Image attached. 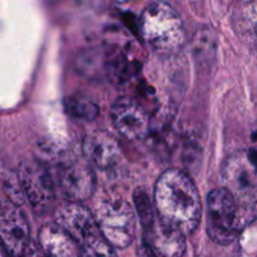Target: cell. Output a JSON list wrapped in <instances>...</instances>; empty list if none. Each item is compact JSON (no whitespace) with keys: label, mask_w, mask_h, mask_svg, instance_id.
I'll list each match as a JSON object with an SVG mask.
<instances>
[{"label":"cell","mask_w":257,"mask_h":257,"mask_svg":"<svg viewBox=\"0 0 257 257\" xmlns=\"http://www.w3.org/2000/svg\"><path fill=\"white\" fill-rule=\"evenodd\" d=\"M155 206L160 220L185 235L193 233L201 220L202 205L197 187L187 173L166 171L155 188Z\"/></svg>","instance_id":"6da1fadb"},{"label":"cell","mask_w":257,"mask_h":257,"mask_svg":"<svg viewBox=\"0 0 257 257\" xmlns=\"http://www.w3.org/2000/svg\"><path fill=\"white\" fill-rule=\"evenodd\" d=\"M140 30L148 47L161 55L178 52L186 40L180 14L166 2L152 3L146 8L141 15Z\"/></svg>","instance_id":"7a4b0ae2"},{"label":"cell","mask_w":257,"mask_h":257,"mask_svg":"<svg viewBox=\"0 0 257 257\" xmlns=\"http://www.w3.org/2000/svg\"><path fill=\"white\" fill-rule=\"evenodd\" d=\"M237 200L227 188H216L207 198V233L213 242L228 245L238 233Z\"/></svg>","instance_id":"3957f363"},{"label":"cell","mask_w":257,"mask_h":257,"mask_svg":"<svg viewBox=\"0 0 257 257\" xmlns=\"http://www.w3.org/2000/svg\"><path fill=\"white\" fill-rule=\"evenodd\" d=\"M97 222L103 237L114 248H125L136 233V216L124 200L105 201L98 206Z\"/></svg>","instance_id":"277c9868"},{"label":"cell","mask_w":257,"mask_h":257,"mask_svg":"<svg viewBox=\"0 0 257 257\" xmlns=\"http://www.w3.org/2000/svg\"><path fill=\"white\" fill-rule=\"evenodd\" d=\"M20 185L30 205L35 210H43L54 198V186L49 170L40 161H25L18 172Z\"/></svg>","instance_id":"5b68a950"},{"label":"cell","mask_w":257,"mask_h":257,"mask_svg":"<svg viewBox=\"0 0 257 257\" xmlns=\"http://www.w3.org/2000/svg\"><path fill=\"white\" fill-rule=\"evenodd\" d=\"M110 118L115 130L131 141L143 140L150 133V114L130 97H122L113 104Z\"/></svg>","instance_id":"8992f818"},{"label":"cell","mask_w":257,"mask_h":257,"mask_svg":"<svg viewBox=\"0 0 257 257\" xmlns=\"http://www.w3.org/2000/svg\"><path fill=\"white\" fill-rule=\"evenodd\" d=\"M32 242L27 217L15 205L0 206V243L12 257H22Z\"/></svg>","instance_id":"52a82bcc"},{"label":"cell","mask_w":257,"mask_h":257,"mask_svg":"<svg viewBox=\"0 0 257 257\" xmlns=\"http://www.w3.org/2000/svg\"><path fill=\"white\" fill-rule=\"evenodd\" d=\"M59 188L68 201L80 202L94 192L95 177L89 163L84 160H69L58 172Z\"/></svg>","instance_id":"ba28073f"},{"label":"cell","mask_w":257,"mask_h":257,"mask_svg":"<svg viewBox=\"0 0 257 257\" xmlns=\"http://www.w3.org/2000/svg\"><path fill=\"white\" fill-rule=\"evenodd\" d=\"M55 223L67 231L79 245L100 232L97 218L80 202L68 201L60 205L55 212Z\"/></svg>","instance_id":"9c48e42d"},{"label":"cell","mask_w":257,"mask_h":257,"mask_svg":"<svg viewBox=\"0 0 257 257\" xmlns=\"http://www.w3.org/2000/svg\"><path fill=\"white\" fill-rule=\"evenodd\" d=\"M84 155L89 162L102 171H109L119 165L122 151L117 141L103 131L90 133L84 140Z\"/></svg>","instance_id":"30bf717a"},{"label":"cell","mask_w":257,"mask_h":257,"mask_svg":"<svg viewBox=\"0 0 257 257\" xmlns=\"http://www.w3.org/2000/svg\"><path fill=\"white\" fill-rule=\"evenodd\" d=\"M38 243L48 257H82L79 243L57 223L40 228Z\"/></svg>","instance_id":"8fae6325"},{"label":"cell","mask_w":257,"mask_h":257,"mask_svg":"<svg viewBox=\"0 0 257 257\" xmlns=\"http://www.w3.org/2000/svg\"><path fill=\"white\" fill-rule=\"evenodd\" d=\"M147 233V242L161 257H182L186 252V237L182 231L155 221Z\"/></svg>","instance_id":"7c38bea8"},{"label":"cell","mask_w":257,"mask_h":257,"mask_svg":"<svg viewBox=\"0 0 257 257\" xmlns=\"http://www.w3.org/2000/svg\"><path fill=\"white\" fill-rule=\"evenodd\" d=\"M256 173L255 168L247 157H233L228 160L227 166L223 168V181L226 188L236 197L248 196L253 190L252 176Z\"/></svg>","instance_id":"4fadbf2b"},{"label":"cell","mask_w":257,"mask_h":257,"mask_svg":"<svg viewBox=\"0 0 257 257\" xmlns=\"http://www.w3.org/2000/svg\"><path fill=\"white\" fill-rule=\"evenodd\" d=\"M233 24L240 39L257 49V0L246 3L240 8Z\"/></svg>","instance_id":"5bb4252c"},{"label":"cell","mask_w":257,"mask_h":257,"mask_svg":"<svg viewBox=\"0 0 257 257\" xmlns=\"http://www.w3.org/2000/svg\"><path fill=\"white\" fill-rule=\"evenodd\" d=\"M80 248L82 257H117L114 247L103 237L100 232L80 243Z\"/></svg>","instance_id":"9a60e30c"},{"label":"cell","mask_w":257,"mask_h":257,"mask_svg":"<svg viewBox=\"0 0 257 257\" xmlns=\"http://www.w3.org/2000/svg\"><path fill=\"white\" fill-rule=\"evenodd\" d=\"M135 206L140 216L141 223L145 231H148L155 223V213H153V206L151 203L147 192L143 188H137L135 192Z\"/></svg>","instance_id":"2e32d148"},{"label":"cell","mask_w":257,"mask_h":257,"mask_svg":"<svg viewBox=\"0 0 257 257\" xmlns=\"http://www.w3.org/2000/svg\"><path fill=\"white\" fill-rule=\"evenodd\" d=\"M68 112L78 118L93 119L98 114V107L87 98H70L67 103Z\"/></svg>","instance_id":"e0dca14e"},{"label":"cell","mask_w":257,"mask_h":257,"mask_svg":"<svg viewBox=\"0 0 257 257\" xmlns=\"http://www.w3.org/2000/svg\"><path fill=\"white\" fill-rule=\"evenodd\" d=\"M5 191H7L8 196H9L10 201H12L13 205L20 206L23 205L27 197L24 195V191H23L22 185H20L19 177L17 176H10L5 180Z\"/></svg>","instance_id":"ac0fdd59"},{"label":"cell","mask_w":257,"mask_h":257,"mask_svg":"<svg viewBox=\"0 0 257 257\" xmlns=\"http://www.w3.org/2000/svg\"><path fill=\"white\" fill-rule=\"evenodd\" d=\"M22 257H48L45 255L44 251L42 250V247L39 246L38 242H30L29 246L25 248L24 253H23Z\"/></svg>","instance_id":"d6986e66"},{"label":"cell","mask_w":257,"mask_h":257,"mask_svg":"<svg viewBox=\"0 0 257 257\" xmlns=\"http://www.w3.org/2000/svg\"><path fill=\"white\" fill-rule=\"evenodd\" d=\"M247 158L250 161V163L252 165V167L255 168L257 173V133L252 136V140H251L250 150H248Z\"/></svg>","instance_id":"ffe728a7"},{"label":"cell","mask_w":257,"mask_h":257,"mask_svg":"<svg viewBox=\"0 0 257 257\" xmlns=\"http://www.w3.org/2000/svg\"><path fill=\"white\" fill-rule=\"evenodd\" d=\"M137 256L138 257H158V253L153 250L152 246H151L147 241H143V242L138 246Z\"/></svg>","instance_id":"44dd1931"},{"label":"cell","mask_w":257,"mask_h":257,"mask_svg":"<svg viewBox=\"0 0 257 257\" xmlns=\"http://www.w3.org/2000/svg\"><path fill=\"white\" fill-rule=\"evenodd\" d=\"M8 255H9V253L7 252V250H5V248L3 247L2 243H0V257H8Z\"/></svg>","instance_id":"7402d4cb"},{"label":"cell","mask_w":257,"mask_h":257,"mask_svg":"<svg viewBox=\"0 0 257 257\" xmlns=\"http://www.w3.org/2000/svg\"><path fill=\"white\" fill-rule=\"evenodd\" d=\"M114 2H117V3H125V2H128V0H114Z\"/></svg>","instance_id":"603a6c76"},{"label":"cell","mask_w":257,"mask_h":257,"mask_svg":"<svg viewBox=\"0 0 257 257\" xmlns=\"http://www.w3.org/2000/svg\"><path fill=\"white\" fill-rule=\"evenodd\" d=\"M246 3H248V2H253V0H245Z\"/></svg>","instance_id":"cb8c5ba5"}]
</instances>
